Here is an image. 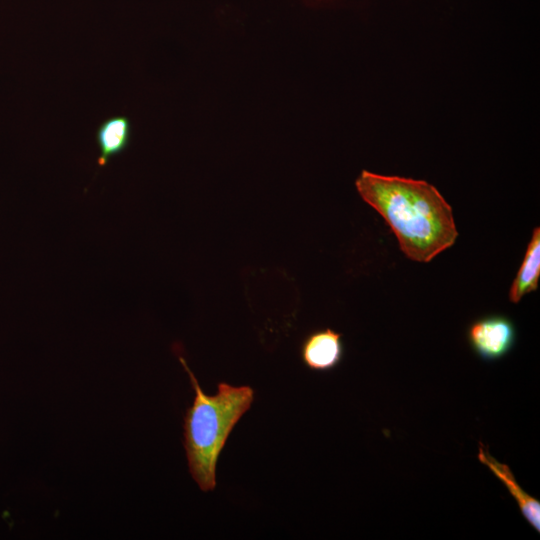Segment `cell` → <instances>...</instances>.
I'll list each match as a JSON object with an SVG mask.
<instances>
[{"label": "cell", "instance_id": "obj_1", "mask_svg": "<svg viewBox=\"0 0 540 540\" xmlns=\"http://www.w3.org/2000/svg\"><path fill=\"white\" fill-rule=\"evenodd\" d=\"M355 187L389 225L407 258L427 263L454 245L453 210L427 181L362 170Z\"/></svg>", "mask_w": 540, "mask_h": 540}, {"label": "cell", "instance_id": "obj_2", "mask_svg": "<svg viewBox=\"0 0 540 540\" xmlns=\"http://www.w3.org/2000/svg\"><path fill=\"white\" fill-rule=\"evenodd\" d=\"M195 397L184 416V447L190 473L202 491L216 487V466L227 439L254 401L250 386L218 383L217 393L207 395L182 356Z\"/></svg>", "mask_w": 540, "mask_h": 540}, {"label": "cell", "instance_id": "obj_3", "mask_svg": "<svg viewBox=\"0 0 540 540\" xmlns=\"http://www.w3.org/2000/svg\"><path fill=\"white\" fill-rule=\"evenodd\" d=\"M467 337L471 348L481 359L494 361L511 351L516 330L506 316L490 315L474 321L468 328Z\"/></svg>", "mask_w": 540, "mask_h": 540}, {"label": "cell", "instance_id": "obj_4", "mask_svg": "<svg viewBox=\"0 0 540 540\" xmlns=\"http://www.w3.org/2000/svg\"><path fill=\"white\" fill-rule=\"evenodd\" d=\"M299 351L307 368L330 371L340 364L344 355L342 334L331 328L315 330L303 339Z\"/></svg>", "mask_w": 540, "mask_h": 540}, {"label": "cell", "instance_id": "obj_5", "mask_svg": "<svg viewBox=\"0 0 540 540\" xmlns=\"http://www.w3.org/2000/svg\"><path fill=\"white\" fill-rule=\"evenodd\" d=\"M478 460L487 466L491 472L507 487V490L517 502L524 518L537 531H540V502L527 494L517 483L509 466L496 460L488 448L479 443Z\"/></svg>", "mask_w": 540, "mask_h": 540}, {"label": "cell", "instance_id": "obj_6", "mask_svg": "<svg viewBox=\"0 0 540 540\" xmlns=\"http://www.w3.org/2000/svg\"><path fill=\"white\" fill-rule=\"evenodd\" d=\"M130 139L131 123L126 116H112L103 121L96 131V142L100 150L98 166H105L112 157L126 150Z\"/></svg>", "mask_w": 540, "mask_h": 540}, {"label": "cell", "instance_id": "obj_7", "mask_svg": "<svg viewBox=\"0 0 540 540\" xmlns=\"http://www.w3.org/2000/svg\"><path fill=\"white\" fill-rule=\"evenodd\" d=\"M540 277V229L533 230L523 262L512 282L509 299L518 303L522 297L537 290Z\"/></svg>", "mask_w": 540, "mask_h": 540}]
</instances>
